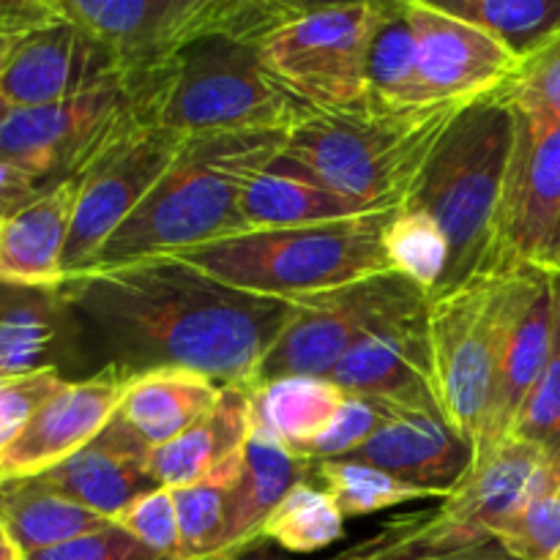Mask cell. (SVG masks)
I'll return each mask as SVG.
<instances>
[{"mask_svg": "<svg viewBox=\"0 0 560 560\" xmlns=\"http://www.w3.org/2000/svg\"><path fill=\"white\" fill-rule=\"evenodd\" d=\"M58 293L104 366L131 377L184 370L249 392L295 312V301L230 288L175 257L91 268Z\"/></svg>", "mask_w": 560, "mask_h": 560, "instance_id": "1", "label": "cell"}, {"mask_svg": "<svg viewBox=\"0 0 560 560\" xmlns=\"http://www.w3.org/2000/svg\"><path fill=\"white\" fill-rule=\"evenodd\" d=\"M284 137L288 131L186 137L167 173L102 246L91 268L173 257L246 233L241 197L257 173L279 162Z\"/></svg>", "mask_w": 560, "mask_h": 560, "instance_id": "2", "label": "cell"}, {"mask_svg": "<svg viewBox=\"0 0 560 560\" xmlns=\"http://www.w3.org/2000/svg\"><path fill=\"white\" fill-rule=\"evenodd\" d=\"M468 102L388 109L377 104L310 113L284 137L279 164L375 213L413 195L427 162Z\"/></svg>", "mask_w": 560, "mask_h": 560, "instance_id": "3", "label": "cell"}, {"mask_svg": "<svg viewBox=\"0 0 560 560\" xmlns=\"http://www.w3.org/2000/svg\"><path fill=\"white\" fill-rule=\"evenodd\" d=\"M514 145L517 113L506 91L474 98L452 120L405 202L430 213L448 241V268L435 293L492 266Z\"/></svg>", "mask_w": 560, "mask_h": 560, "instance_id": "4", "label": "cell"}, {"mask_svg": "<svg viewBox=\"0 0 560 560\" xmlns=\"http://www.w3.org/2000/svg\"><path fill=\"white\" fill-rule=\"evenodd\" d=\"M392 213L306 228L246 230L173 257L230 288L299 301L388 271L383 230Z\"/></svg>", "mask_w": 560, "mask_h": 560, "instance_id": "5", "label": "cell"}, {"mask_svg": "<svg viewBox=\"0 0 560 560\" xmlns=\"http://www.w3.org/2000/svg\"><path fill=\"white\" fill-rule=\"evenodd\" d=\"M520 266H487L465 282L430 295L432 377L454 435L479 448L495 397L503 326Z\"/></svg>", "mask_w": 560, "mask_h": 560, "instance_id": "6", "label": "cell"}, {"mask_svg": "<svg viewBox=\"0 0 560 560\" xmlns=\"http://www.w3.org/2000/svg\"><path fill=\"white\" fill-rule=\"evenodd\" d=\"M304 115L310 113L268 77L255 47L208 38L175 55L156 120L191 137L290 131Z\"/></svg>", "mask_w": 560, "mask_h": 560, "instance_id": "7", "label": "cell"}, {"mask_svg": "<svg viewBox=\"0 0 560 560\" xmlns=\"http://www.w3.org/2000/svg\"><path fill=\"white\" fill-rule=\"evenodd\" d=\"M381 3H310L257 47L262 69L306 113L370 102V44Z\"/></svg>", "mask_w": 560, "mask_h": 560, "instance_id": "8", "label": "cell"}, {"mask_svg": "<svg viewBox=\"0 0 560 560\" xmlns=\"http://www.w3.org/2000/svg\"><path fill=\"white\" fill-rule=\"evenodd\" d=\"M140 124L156 126L118 74L63 102L5 109L0 118V164L55 186L77 178L115 137Z\"/></svg>", "mask_w": 560, "mask_h": 560, "instance_id": "9", "label": "cell"}, {"mask_svg": "<svg viewBox=\"0 0 560 560\" xmlns=\"http://www.w3.org/2000/svg\"><path fill=\"white\" fill-rule=\"evenodd\" d=\"M427 304L430 295L392 268L328 293L299 299L288 328L257 372L255 388L288 375L328 377L366 334L383 323L427 310Z\"/></svg>", "mask_w": 560, "mask_h": 560, "instance_id": "10", "label": "cell"}, {"mask_svg": "<svg viewBox=\"0 0 560 560\" xmlns=\"http://www.w3.org/2000/svg\"><path fill=\"white\" fill-rule=\"evenodd\" d=\"M184 140L186 135L164 126H131L77 175L74 217L63 252L66 277L93 266L102 246L167 173Z\"/></svg>", "mask_w": 560, "mask_h": 560, "instance_id": "11", "label": "cell"}, {"mask_svg": "<svg viewBox=\"0 0 560 560\" xmlns=\"http://www.w3.org/2000/svg\"><path fill=\"white\" fill-rule=\"evenodd\" d=\"M58 14L96 38L120 77L164 69L197 42H208L211 0H55Z\"/></svg>", "mask_w": 560, "mask_h": 560, "instance_id": "12", "label": "cell"}, {"mask_svg": "<svg viewBox=\"0 0 560 560\" xmlns=\"http://www.w3.org/2000/svg\"><path fill=\"white\" fill-rule=\"evenodd\" d=\"M558 463L530 443L509 438L495 452L476 459L452 495L432 512L430 541L443 550L495 536L545 487Z\"/></svg>", "mask_w": 560, "mask_h": 560, "instance_id": "13", "label": "cell"}, {"mask_svg": "<svg viewBox=\"0 0 560 560\" xmlns=\"http://www.w3.org/2000/svg\"><path fill=\"white\" fill-rule=\"evenodd\" d=\"M129 381L126 372L102 366L82 381L66 383L0 452V485L36 479L82 452L118 416Z\"/></svg>", "mask_w": 560, "mask_h": 560, "instance_id": "14", "label": "cell"}, {"mask_svg": "<svg viewBox=\"0 0 560 560\" xmlns=\"http://www.w3.org/2000/svg\"><path fill=\"white\" fill-rule=\"evenodd\" d=\"M328 381L345 394L375 399L397 413L443 419L432 377L427 310L383 323L366 334L334 366Z\"/></svg>", "mask_w": 560, "mask_h": 560, "instance_id": "15", "label": "cell"}, {"mask_svg": "<svg viewBox=\"0 0 560 560\" xmlns=\"http://www.w3.org/2000/svg\"><path fill=\"white\" fill-rule=\"evenodd\" d=\"M552 334H556V279L536 266H520L512 306L503 326L495 397L474 463L512 438L514 421L550 359Z\"/></svg>", "mask_w": 560, "mask_h": 560, "instance_id": "16", "label": "cell"}, {"mask_svg": "<svg viewBox=\"0 0 560 560\" xmlns=\"http://www.w3.org/2000/svg\"><path fill=\"white\" fill-rule=\"evenodd\" d=\"M405 9L419 42L421 85L432 104L474 102L503 91L523 66L495 38L435 3L405 0Z\"/></svg>", "mask_w": 560, "mask_h": 560, "instance_id": "17", "label": "cell"}, {"mask_svg": "<svg viewBox=\"0 0 560 560\" xmlns=\"http://www.w3.org/2000/svg\"><path fill=\"white\" fill-rule=\"evenodd\" d=\"M118 77L115 60L96 38L60 16L55 25L16 38L0 77L5 109L38 107L93 91Z\"/></svg>", "mask_w": 560, "mask_h": 560, "instance_id": "18", "label": "cell"}, {"mask_svg": "<svg viewBox=\"0 0 560 560\" xmlns=\"http://www.w3.org/2000/svg\"><path fill=\"white\" fill-rule=\"evenodd\" d=\"M560 217V129L534 137L517 118V145L492 266H536Z\"/></svg>", "mask_w": 560, "mask_h": 560, "instance_id": "19", "label": "cell"}, {"mask_svg": "<svg viewBox=\"0 0 560 560\" xmlns=\"http://www.w3.org/2000/svg\"><path fill=\"white\" fill-rule=\"evenodd\" d=\"M252 427L249 388H224L217 408L164 446L151 448V474L164 490L219 485L233 490Z\"/></svg>", "mask_w": 560, "mask_h": 560, "instance_id": "20", "label": "cell"}, {"mask_svg": "<svg viewBox=\"0 0 560 560\" xmlns=\"http://www.w3.org/2000/svg\"><path fill=\"white\" fill-rule=\"evenodd\" d=\"M36 479L107 520L118 517L137 498L159 490L151 474V446H145L120 416L82 452Z\"/></svg>", "mask_w": 560, "mask_h": 560, "instance_id": "21", "label": "cell"}, {"mask_svg": "<svg viewBox=\"0 0 560 560\" xmlns=\"http://www.w3.org/2000/svg\"><path fill=\"white\" fill-rule=\"evenodd\" d=\"M342 459L375 465L408 485L448 498L474 465V448L443 419L392 413L364 446Z\"/></svg>", "mask_w": 560, "mask_h": 560, "instance_id": "22", "label": "cell"}, {"mask_svg": "<svg viewBox=\"0 0 560 560\" xmlns=\"http://www.w3.org/2000/svg\"><path fill=\"white\" fill-rule=\"evenodd\" d=\"M77 202V180H60L0 222V284L60 290L63 252Z\"/></svg>", "mask_w": 560, "mask_h": 560, "instance_id": "23", "label": "cell"}, {"mask_svg": "<svg viewBox=\"0 0 560 560\" xmlns=\"http://www.w3.org/2000/svg\"><path fill=\"white\" fill-rule=\"evenodd\" d=\"M310 479H315L310 459L295 457L271 432L252 427L244 468L228 498V530L219 560H238L262 545L268 514L295 485Z\"/></svg>", "mask_w": 560, "mask_h": 560, "instance_id": "24", "label": "cell"}, {"mask_svg": "<svg viewBox=\"0 0 560 560\" xmlns=\"http://www.w3.org/2000/svg\"><path fill=\"white\" fill-rule=\"evenodd\" d=\"M80 320L58 290L0 284V377L60 372V355L74 342Z\"/></svg>", "mask_w": 560, "mask_h": 560, "instance_id": "25", "label": "cell"}, {"mask_svg": "<svg viewBox=\"0 0 560 560\" xmlns=\"http://www.w3.org/2000/svg\"><path fill=\"white\" fill-rule=\"evenodd\" d=\"M224 388L184 370H153L129 381L118 416L145 446L159 448L206 419Z\"/></svg>", "mask_w": 560, "mask_h": 560, "instance_id": "26", "label": "cell"}, {"mask_svg": "<svg viewBox=\"0 0 560 560\" xmlns=\"http://www.w3.org/2000/svg\"><path fill=\"white\" fill-rule=\"evenodd\" d=\"M370 213L375 211L345 200L337 191L279 162L257 173L241 197V217L246 230L306 228V224L370 217Z\"/></svg>", "mask_w": 560, "mask_h": 560, "instance_id": "27", "label": "cell"}, {"mask_svg": "<svg viewBox=\"0 0 560 560\" xmlns=\"http://www.w3.org/2000/svg\"><path fill=\"white\" fill-rule=\"evenodd\" d=\"M0 523L22 556H33L107 528L113 520L71 501L47 481L16 479L0 485Z\"/></svg>", "mask_w": 560, "mask_h": 560, "instance_id": "28", "label": "cell"}, {"mask_svg": "<svg viewBox=\"0 0 560 560\" xmlns=\"http://www.w3.org/2000/svg\"><path fill=\"white\" fill-rule=\"evenodd\" d=\"M345 397L348 394L328 377H277L252 392V419L301 457L328 430Z\"/></svg>", "mask_w": 560, "mask_h": 560, "instance_id": "29", "label": "cell"}, {"mask_svg": "<svg viewBox=\"0 0 560 560\" xmlns=\"http://www.w3.org/2000/svg\"><path fill=\"white\" fill-rule=\"evenodd\" d=\"M370 102L388 109L430 107L419 74V42L405 3H381L370 44Z\"/></svg>", "mask_w": 560, "mask_h": 560, "instance_id": "30", "label": "cell"}, {"mask_svg": "<svg viewBox=\"0 0 560 560\" xmlns=\"http://www.w3.org/2000/svg\"><path fill=\"white\" fill-rule=\"evenodd\" d=\"M509 49L520 63L560 33V0H432Z\"/></svg>", "mask_w": 560, "mask_h": 560, "instance_id": "31", "label": "cell"}, {"mask_svg": "<svg viewBox=\"0 0 560 560\" xmlns=\"http://www.w3.org/2000/svg\"><path fill=\"white\" fill-rule=\"evenodd\" d=\"M345 536V512L331 492L315 481H301L262 525V539L293 556H312Z\"/></svg>", "mask_w": 560, "mask_h": 560, "instance_id": "32", "label": "cell"}, {"mask_svg": "<svg viewBox=\"0 0 560 560\" xmlns=\"http://www.w3.org/2000/svg\"><path fill=\"white\" fill-rule=\"evenodd\" d=\"M312 476L326 487L345 512V517H364V514L386 512L413 501H446L441 492L421 490L408 485L375 465L353 463V459H323L312 463Z\"/></svg>", "mask_w": 560, "mask_h": 560, "instance_id": "33", "label": "cell"}, {"mask_svg": "<svg viewBox=\"0 0 560 560\" xmlns=\"http://www.w3.org/2000/svg\"><path fill=\"white\" fill-rule=\"evenodd\" d=\"M383 249L388 268L408 277L427 295L441 288L448 268V241L427 211L413 206L397 208L383 230Z\"/></svg>", "mask_w": 560, "mask_h": 560, "instance_id": "34", "label": "cell"}, {"mask_svg": "<svg viewBox=\"0 0 560 560\" xmlns=\"http://www.w3.org/2000/svg\"><path fill=\"white\" fill-rule=\"evenodd\" d=\"M503 91L530 135L545 137L560 129V33L520 66Z\"/></svg>", "mask_w": 560, "mask_h": 560, "instance_id": "35", "label": "cell"}, {"mask_svg": "<svg viewBox=\"0 0 560 560\" xmlns=\"http://www.w3.org/2000/svg\"><path fill=\"white\" fill-rule=\"evenodd\" d=\"M178 512V560H219L228 530V487L197 485L173 490Z\"/></svg>", "mask_w": 560, "mask_h": 560, "instance_id": "36", "label": "cell"}, {"mask_svg": "<svg viewBox=\"0 0 560 560\" xmlns=\"http://www.w3.org/2000/svg\"><path fill=\"white\" fill-rule=\"evenodd\" d=\"M495 539L517 560H560V463Z\"/></svg>", "mask_w": 560, "mask_h": 560, "instance_id": "37", "label": "cell"}, {"mask_svg": "<svg viewBox=\"0 0 560 560\" xmlns=\"http://www.w3.org/2000/svg\"><path fill=\"white\" fill-rule=\"evenodd\" d=\"M552 279H556V334H552L550 359L514 421L512 438L530 443L547 457L560 459V277L552 273Z\"/></svg>", "mask_w": 560, "mask_h": 560, "instance_id": "38", "label": "cell"}, {"mask_svg": "<svg viewBox=\"0 0 560 560\" xmlns=\"http://www.w3.org/2000/svg\"><path fill=\"white\" fill-rule=\"evenodd\" d=\"M392 413H397V410L386 408V405L375 402V399L348 394L342 408H339V413L334 416V421L328 424V430L323 432L315 443H310L301 457L310 459V463L348 457L355 448L364 446Z\"/></svg>", "mask_w": 560, "mask_h": 560, "instance_id": "39", "label": "cell"}, {"mask_svg": "<svg viewBox=\"0 0 560 560\" xmlns=\"http://www.w3.org/2000/svg\"><path fill=\"white\" fill-rule=\"evenodd\" d=\"M115 525L135 536L140 545L156 552L164 560H178L180 552V534H178V512H175L173 490L148 492V495L137 498L129 509L113 520Z\"/></svg>", "mask_w": 560, "mask_h": 560, "instance_id": "40", "label": "cell"}, {"mask_svg": "<svg viewBox=\"0 0 560 560\" xmlns=\"http://www.w3.org/2000/svg\"><path fill=\"white\" fill-rule=\"evenodd\" d=\"M432 512H435V509H424V512L397 517L394 523L383 525V528L377 530V534H372L370 539L361 541V545L323 560H397L408 556V552L421 550V547H432L430 539H427V525H430ZM266 545L268 541H262V545H257L255 550H249L238 560H273L266 556Z\"/></svg>", "mask_w": 560, "mask_h": 560, "instance_id": "41", "label": "cell"}, {"mask_svg": "<svg viewBox=\"0 0 560 560\" xmlns=\"http://www.w3.org/2000/svg\"><path fill=\"white\" fill-rule=\"evenodd\" d=\"M66 383L69 381L58 370L0 377V452L20 435V430L31 421V416L49 397H55Z\"/></svg>", "mask_w": 560, "mask_h": 560, "instance_id": "42", "label": "cell"}, {"mask_svg": "<svg viewBox=\"0 0 560 560\" xmlns=\"http://www.w3.org/2000/svg\"><path fill=\"white\" fill-rule=\"evenodd\" d=\"M25 560H164L156 552L148 550L145 545L126 534L120 525L109 523L107 528L93 530V534L80 536L74 541L52 547V550L33 552Z\"/></svg>", "mask_w": 560, "mask_h": 560, "instance_id": "43", "label": "cell"}, {"mask_svg": "<svg viewBox=\"0 0 560 560\" xmlns=\"http://www.w3.org/2000/svg\"><path fill=\"white\" fill-rule=\"evenodd\" d=\"M47 189L49 186H44L33 175L11 167V164H0V222L20 211V208H25L36 197H42Z\"/></svg>", "mask_w": 560, "mask_h": 560, "instance_id": "44", "label": "cell"}, {"mask_svg": "<svg viewBox=\"0 0 560 560\" xmlns=\"http://www.w3.org/2000/svg\"><path fill=\"white\" fill-rule=\"evenodd\" d=\"M397 560H517L495 536L487 539L470 541L463 547H446V550H435V547H421V550L408 552V556Z\"/></svg>", "mask_w": 560, "mask_h": 560, "instance_id": "45", "label": "cell"}, {"mask_svg": "<svg viewBox=\"0 0 560 560\" xmlns=\"http://www.w3.org/2000/svg\"><path fill=\"white\" fill-rule=\"evenodd\" d=\"M536 268H541V271L556 273V277H560V217H558L556 228H552L550 238H547L545 249H541L539 260H536Z\"/></svg>", "mask_w": 560, "mask_h": 560, "instance_id": "46", "label": "cell"}, {"mask_svg": "<svg viewBox=\"0 0 560 560\" xmlns=\"http://www.w3.org/2000/svg\"><path fill=\"white\" fill-rule=\"evenodd\" d=\"M0 560H25L22 550L14 545V541H11V536L5 534V530L0 534Z\"/></svg>", "mask_w": 560, "mask_h": 560, "instance_id": "47", "label": "cell"}, {"mask_svg": "<svg viewBox=\"0 0 560 560\" xmlns=\"http://www.w3.org/2000/svg\"><path fill=\"white\" fill-rule=\"evenodd\" d=\"M14 42H0V77H3V66H5V58H9V49ZM5 113V104H3V96H0V118H3Z\"/></svg>", "mask_w": 560, "mask_h": 560, "instance_id": "48", "label": "cell"}, {"mask_svg": "<svg viewBox=\"0 0 560 560\" xmlns=\"http://www.w3.org/2000/svg\"><path fill=\"white\" fill-rule=\"evenodd\" d=\"M3 530H5V528H3V523H0V534H3Z\"/></svg>", "mask_w": 560, "mask_h": 560, "instance_id": "49", "label": "cell"}]
</instances>
